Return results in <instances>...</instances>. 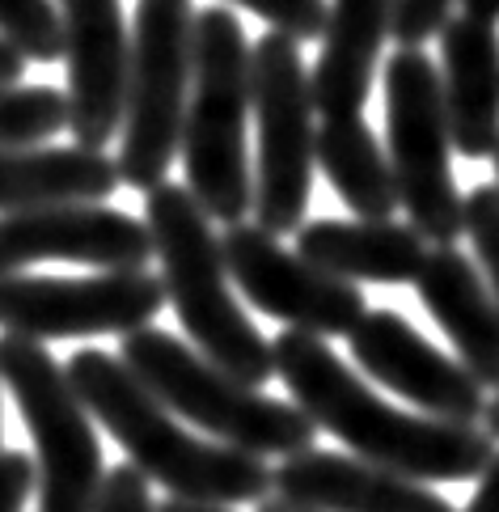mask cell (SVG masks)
Returning <instances> with one entry per match:
<instances>
[{
    "mask_svg": "<svg viewBox=\"0 0 499 512\" xmlns=\"http://www.w3.org/2000/svg\"><path fill=\"white\" fill-rule=\"evenodd\" d=\"M275 377H284L292 402L368 466L394 470L415 483H466L483 479L499 445L478 424L415 415L390 407L373 386H364L318 335L284 331L271 343Z\"/></svg>",
    "mask_w": 499,
    "mask_h": 512,
    "instance_id": "obj_1",
    "label": "cell"
},
{
    "mask_svg": "<svg viewBox=\"0 0 499 512\" xmlns=\"http://www.w3.org/2000/svg\"><path fill=\"white\" fill-rule=\"evenodd\" d=\"M64 373L89 415L123 445L127 462L149 483L170 491V500L233 508L263 504L271 496V466L263 457L191 436L119 356L85 347L72 352Z\"/></svg>",
    "mask_w": 499,
    "mask_h": 512,
    "instance_id": "obj_2",
    "label": "cell"
},
{
    "mask_svg": "<svg viewBox=\"0 0 499 512\" xmlns=\"http://www.w3.org/2000/svg\"><path fill=\"white\" fill-rule=\"evenodd\" d=\"M144 225L153 233V254L161 259L165 301L174 305L195 352L254 390L267 386L275 377V352L233 297L225 250L212 233L208 212L182 182H161L144 195Z\"/></svg>",
    "mask_w": 499,
    "mask_h": 512,
    "instance_id": "obj_3",
    "label": "cell"
},
{
    "mask_svg": "<svg viewBox=\"0 0 499 512\" xmlns=\"http://www.w3.org/2000/svg\"><path fill=\"white\" fill-rule=\"evenodd\" d=\"M254 115L250 43L242 17L225 5L195 13V72L182 123L187 191L208 221L242 225L254 212V170L246 153V119Z\"/></svg>",
    "mask_w": 499,
    "mask_h": 512,
    "instance_id": "obj_4",
    "label": "cell"
},
{
    "mask_svg": "<svg viewBox=\"0 0 499 512\" xmlns=\"http://www.w3.org/2000/svg\"><path fill=\"white\" fill-rule=\"evenodd\" d=\"M119 360L144 381V390L161 407H170L178 419H191L195 428L212 432L220 445L254 453L263 462L313 449L318 428H313V419L297 402L267 398L263 390L229 377L212 360H203L195 347L157 331V326L123 335Z\"/></svg>",
    "mask_w": 499,
    "mask_h": 512,
    "instance_id": "obj_5",
    "label": "cell"
},
{
    "mask_svg": "<svg viewBox=\"0 0 499 512\" xmlns=\"http://www.w3.org/2000/svg\"><path fill=\"white\" fill-rule=\"evenodd\" d=\"M385 140L406 225L432 246H457L466 233V195L449 166L453 136L440 68L419 47H398L385 64Z\"/></svg>",
    "mask_w": 499,
    "mask_h": 512,
    "instance_id": "obj_6",
    "label": "cell"
},
{
    "mask_svg": "<svg viewBox=\"0 0 499 512\" xmlns=\"http://www.w3.org/2000/svg\"><path fill=\"white\" fill-rule=\"evenodd\" d=\"M195 13L191 0H136L123 149L115 166L123 187L144 195L161 187L182 149L195 72Z\"/></svg>",
    "mask_w": 499,
    "mask_h": 512,
    "instance_id": "obj_7",
    "label": "cell"
},
{
    "mask_svg": "<svg viewBox=\"0 0 499 512\" xmlns=\"http://www.w3.org/2000/svg\"><path fill=\"white\" fill-rule=\"evenodd\" d=\"M250 89L258 119L254 157V216L271 237L297 233L309 212L313 170H318V106H313L301 43L267 30L250 47Z\"/></svg>",
    "mask_w": 499,
    "mask_h": 512,
    "instance_id": "obj_8",
    "label": "cell"
},
{
    "mask_svg": "<svg viewBox=\"0 0 499 512\" xmlns=\"http://www.w3.org/2000/svg\"><path fill=\"white\" fill-rule=\"evenodd\" d=\"M0 386H9L22 411L34 466H39V512H94L106 466L94 432V415L72 390L68 373L43 343L5 335L0 339Z\"/></svg>",
    "mask_w": 499,
    "mask_h": 512,
    "instance_id": "obj_9",
    "label": "cell"
},
{
    "mask_svg": "<svg viewBox=\"0 0 499 512\" xmlns=\"http://www.w3.org/2000/svg\"><path fill=\"white\" fill-rule=\"evenodd\" d=\"M165 305L161 276L144 271H98L85 280L9 276L0 280V331L34 343L132 335L153 326Z\"/></svg>",
    "mask_w": 499,
    "mask_h": 512,
    "instance_id": "obj_10",
    "label": "cell"
},
{
    "mask_svg": "<svg viewBox=\"0 0 499 512\" xmlns=\"http://www.w3.org/2000/svg\"><path fill=\"white\" fill-rule=\"evenodd\" d=\"M220 250H225L229 280L242 288V297L267 318H280L288 331L335 339L351 335L368 314L360 284L335 280L330 271L301 259L297 250H284L258 225H229Z\"/></svg>",
    "mask_w": 499,
    "mask_h": 512,
    "instance_id": "obj_11",
    "label": "cell"
},
{
    "mask_svg": "<svg viewBox=\"0 0 499 512\" xmlns=\"http://www.w3.org/2000/svg\"><path fill=\"white\" fill-rule=\"evenodd\" d=\"M64 26V68H68V132L77 149L106 153L123 132L127 72L132 39L119 0H55Z\"/></svg>",
    "mask_w": 499,
    "mask_h": 512,
    "instance_id": "obj_12",
    "label": "cell"
},
{
    "mask_svg": "<svg viewBox=\"0 0 499 512\" xmlns=\"http://www.w3.org/2000/svg\"><path fill=\"white\" fill-rule=\"evenodd\" d=\"M47 259L98 271H144L153 259V233L140 216L106 204H51L0 216V280Z\"/></svg>",
    "mask_w": 499,
    "mask_h": 512,
    "instance_id": "obj_13",
    "label": "cell"
},
{
    "mask_svg": "<svg viewBox=\"0 0 499 512\" xmlns=\"http://www.w3.org/2000/svg\"><path fill=\"white\" fill-rule=\"evenodd\" d=\"M351 356L368 381L415 402L423 415L449 424H478L487 411V390L461 369L457 356L440 352L394 309H368L347 335Z\"/></svg>",
    "mask_w": 499,
    "mask_h": 512,
    "instance_id": "obj_14",
    "label": "cell"
},
{
    "mask_svg": "<svg viewBox=\"0 0 499 512\" xmlns=\"http://www.w3.org/2000/svg\"><path fill=\"white\" fill-rule=\"evenodd\" d=\"M275 500L309 512H457L428 483L368 466L351 453L305 449L271 470Z\"/></svg>",
    "mask_w": 499,
    "mask_h": 512,
    "instance_id": "obj_15",
    "label": "cell"
},
{
    "mask_svg": "<svg viewBox=\"0 0 499 512\" xmlns=\"http://www.w3.org/2000/svg\"><path fill=\"white\" fill-rule=\"evenodd\" d=\"M419 305L449 335L457 364L478 386L499 390V301L461 246H432L415 276Z\"/></svg>",
    "mask_w": 499,
    "mask_h": 512,
    "instance_id": "obj_16",
    "label": "cell"
},
{
    "mask_svg": "<svg viewBox=\"0 0 499 512\" xmlns=\"http://www.w3.org/2000/svg\"><path fill=\"white\" fill-rule=\"evenodd\" d=\"M440 94L453 153L487 161L499 149V26L457 13L440 30Z\"/></svg>",
    "mask_w": 499,
    "mask_h": 512,
    "instance_id": "obj_17",
    "label": "cell"
},
{
    "mask_svg": "<svg viewBox=\"0 0 499 512\" xmlns=\"http://www.w3.org/2000/svg\"><path fill=\"white\" fill-rule=\"evenodd\" d=\"M398 0H330L322 56L309 77L322 119L360 115L381 64V47L394 39Z\"/></svg>",
    "mask_w": 499,
    "mask_h": 512,
    "instance_id": "obj_18",
    "label": "cell"
},
{
    "mask_svg": "<svg viewBox=\"0 0 499 512\" xmlns=\"http://www.w3.org/2000/svg\"><path fill=\"white\" fill-rule=\"evenodd\" d=\"M428 242L406 221H305L297 254L347 284H415Z\"/></svg>",
    "mask_w": 499,
    "mask_h": 512,
    "instance_id": "obj_19",
    "label": "cell"
},
{
    "mask_svg": "<svg viewBox=\"0 0 499 512\" xmlns=\"http://www.w3.org/2000/svg\"><path fill=\"white\" fill-rule=\"evenodd\" d=\"M123 187L115 157L94 149H0V216L51 204H102Z\"/></svg>",
    "mask_w": 499,
    "mask_h": 512,
    "instance_id": "obj_20",
    "label": "cell"
},
{
    "mask_svg": "<svg viewBox=\"0 0 499 512\" xmlns=\"http://www.w3.org/2000/svg\"><path fill=\"white\" fill-rule=\"evenodd\" d=\"M318 170L360 221H394L398 216V187L390 157L377 144L373 127L360 115L322 119L318 123Z\"/></svg>",
    "mask_w": 499,
    "mask_h": 512,
    "instance_id": "obj_21",
    "label": "cell"
},
{
    "mask_svg": "<svg viewBox=\"0 0 499 512\" xmlns=\"http://www.w3.org/2000/svg\"><path fill=\"white\" fill-rule=\"evenodd\" d=\"M68 127V98L51 85L0 89V149H39Z\"/></svg>",
    "mask_w": 499,
    "mask_h": 512,
    "instance_id": "obj_22",
    "label": "cell"
},
{
    "mask_svg": "<svg viewBox=\"0 0 499 512\" xmlns=\"http://www.w3.org/2000/svg\"><path fill=\"white\" fill-rule=\"evenodd\" d=\"M0 39L26 60H64V26L51 0H0Z\"/></svg>",
    "mask_w": 499,
    "mask_h": 512,
    "instance_id": "obj_23",
    "label": "cell"
},
{
    "mask_svg": "<svg viewBox=\"0 0 499 512\" xmlns=\"http://www.w3.org/2000/svg\"><path fill=\"white\" fill-rule=\"evenodd\" d=\"M466 237L478 254V271L499 301V187L483 182V187L466 191Z\"/></svg>",
    "mask_w": 499,
    "mask_h": 512,
    "instance_id": "obj_24",
    "label": "cell"
},
{
    "mask_svg": "<svg viewBox=\"0 0 499 512\" xmlns=\"http://www.w3.org/2000/svg\"><path fill=\"white\" fill-rule=\"evenodd\" d=\"M229 5H242V9L258 13L275 34H288L292 43L322 39L326 17H330L326 0H229Z\"/></svg>",
    "mask_w": 499,
    "mask_h": 512,
    "instance_id": "obj_25",
    "label": "cell"
},
{
    "mask_svg": "<svg viewBox=\"0 0 499 512\" xmlns=\"http://www.w3.org/2000/svg\"><path fill=\"white\" fill-rule=\"evenodd\" d=\"M457 5V0H398L394 9V39L398 47H419L432 43V34L445 30L449 22V9Z\"/></svg>",
    "mask_w": 499,
    "mask_h": 512,
    "instance_id": "obj_26",
    "label": "cell"
},
{
    "mask_svg": "<svg viewBox=\"0 0 499 512\" xmlns=\"http://www.w3.org/2000/svg\"><path fill=\"white\" fill-rule=\"evenodd\" d=\"M94 512H157L149 479H144L132 462L106 470V483H102V496H98Z\"/></svg>",
    "mask_w": 499,
    "mask_h": 512,
    "instance_id": "obj_27",
    "label": "cell"
},
{
    "mask_svg": "<svg viewBox=\"0 0 499 512\" xmlns=\"http://www.w3.org/2000/svg\"><path fill=\"white\" fill-rule=\"evenodd\" d=\"M34 491H39L34 457L17 449H0V512H22Z\"/></svg>",
    "mask_w": 499,
    "mask_h": 512,
    "instance_id": "obj_28",
    "label": "cell"
},
{
    "mask_svg": "<svg viewBox=\"0 0 499 512\" xmlns=\"http://www.w3.org/2000/svg\"><path fill=\"white\" fill-rule=\"evenodd\" d=\"M466 512H499V453H495V462L483 470V479H478V491L466 504Z\"/></svg>",
    "mask_w": 499,
    "mask_h": 512,
    "instance_id": "obj_29",
    "label": "cell"
},
{
    "mask_svg": "<svg viewBox=\"0 0 499 512\" xmlns=\"http://www.w3.org/2000/svg\"><path fill=\"white\" fill-rule=\"evenodd\" d=\"M22 77H26V56L0 39V89H13Z\"/></svg>",
    "mask_w": 499,
    "mask_h": 512,
    "instance_id": "obj_30",
    "label": "cell"
},
{
    "mask_svg": "<svg viewBox=\"0 0 499 512\" xmlns=\"http://www.w3.org/2000/svg\"><path fill=\"white\" fill-rule=\"evenodd\" d=\"M461 13L474 17V22H487V26H499V0H457Z\"/></svg>",
    "mask_w": 499,
    "mask_h": 512,
    "instance_id": "obj_31",
    "label": "cell"
},
{
    "mask_svg": "<svg viewBox=\"0 0 499 512\" xmlns=\"http://www.w3.org/2000/svg\"><path fill=\"white\" fill-rule=\"evenodd\" d=\"M157 512H233V508H220V504H187V500H165V504H157Z\"/></svg>",
    "mask_w": 499,
    "mask_h": 512,
    "instance_id": "obj_32",
    "label": "cell"
},
{
    "mask_svg": "<svg viewBox=\"0 0 499 512\" xmlns=\"http://www.w3.org/2000/svg\"><path fill=\"white\" fill-rule=\"evenodd\" d=\"M483 428H487V436L499 445V390H495V398H487V411H483Z\"/></svg>",
    "mask_w": 499,
    "mask_h": 512,
    "instance_id": "obj_33",
    "label": "cell"
},
{
    "mask_svg": "<svg viewBox=\"0 0 499 512\" xmlns=\"http://www.w3.org/2000/svg\"><path fill=\"white\" fill-rule=\"evenodd\" d=\"M258 512H309V508H297V504H284V500H275V496H267L263 504H258Z\"/></svg>",
    "mask_w": 499,
    "mask_h": 512,
    "instance_id": "obj_34",
    "label": "cell"
},
{
    "mask_svg": "<svg viewBox=\"0 0 499 512\" xmlns=\"http://www.w3.org/2000/svg\"><path fill=\"white\" fill-rule=\"evenodd\" d=\"M491 161H495V187H499V149H495V157H491Z\"/></svg>",
    "mask_w": 499,
    "mask_h": 512,
    "instance_id": "obj_35",
    "label": "cell"
}]
</instances>
